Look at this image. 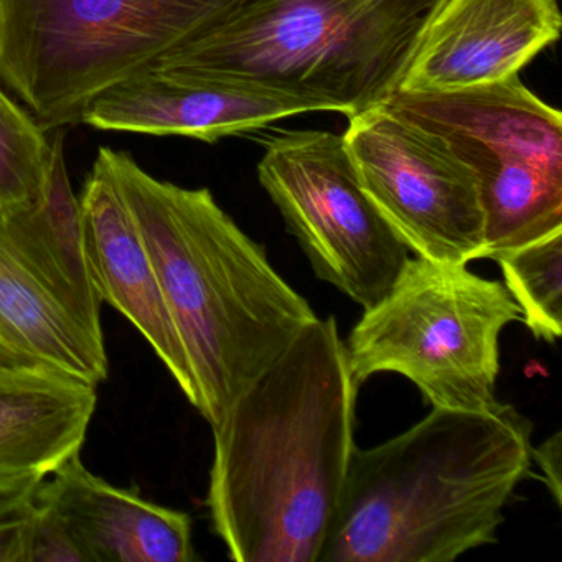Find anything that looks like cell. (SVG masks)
<instances>
[{
	"label": "cell",
	"instance_id": "52a82bcc",
	"mask_svg": "<svg viewBox=\"0 0 562 562\" xmlns=\"http://www.w3.org/2000/svg\"><path fill=\"white\" fill-rule=\"evenodd\" d=\"M436 134L472 170L485 256L562 228V114L516 77L447 91H396L381 104Z\"/></svg>",
	"mask_w": 562,
	"mask_h": 562
},
{
	"label": "cell",
	"instance_id": "ac0fdd59",
	"mask_svg": "<svg viewBox=\"0 0 562 562\" xmlns=\"http://www.w3.org/2000/svg\"><path fill=\"white\" fill-rule=\"evenodd\" d=\"M50 162L52 137L0 85V220L41 202Z\"/></svg>",
	"mask_w": 562,
	"mask_h": 562
},
{
	"label": "cell",
	"instance_id": "8fae6325",
	"mask_svg": "<svg viewBox=\"0 0 562 562\" xmlns=\"http://www.w3.org/2000/svg\"><path fill=\"white\" fill-rule=\"evenodd\" d=\"M80 205L85 251L101 302L116 308L149 341L193 406L192 371L159 276L130 203L100 154L85 182Z\"/></svg>",
	"mask_w": 562,
	"mask_h": 562
},
{
	"label": "cell",
	"instance_id": "ffe728a7",
	"mask_svg": "<svg viewBox=\"0 0 562 562\" xmlns=\"http://www.w3.org/2000/svg\"><path fill=\"white\" fill-rule=\"evenodd\" d=\"M25 562H85L74 536L48 503L37 496Z\"/></svg>",
	"mask_w": 562,
	"mask_h": 562
},
{
	"label": "cell",
	"instance_id": "3957f363",
	"mask_svg": "<svg viewBox=\"0 0 562 562\" xmlns=\"http://www.w3.org/2000/svg\"><path fill=\"white\" fill-rule=\"evenodd\" d=\"M531 434L512 404L432 407L393 439L357 447L318 562H453L493 544L531 467Z\"/></svg>",
	"mask_w": 562,
	"mask_h": 562
},
{
	"label": "cell",
	"instance_id": "4fadbf2b",
	"mask_svg": "<svg viewBox=\"0 0 562 562\" xmlns=\"http://www.w3.org/2000/svg\"><path fill=\"white\" fill-rule=\"evenodd\" d=\"M38 498L74 536L85 562H193L192 518L117 488L74 457L45 479Z\"/></svg>",
	"mask_w": 562,
	"mask_h": 562
},
{
	"label": "cell",
	"instance_id": "7a4b0ae2",
	"mask_svg": "<svg viewBox=\"0 0 562 562\" xmlns=\"http://www.w3.org/2000/svg\"><path fill=\"white\" fill-rule=\"evenodd\" d=\"M98 154L149 249L192 371L193 407L215 427L317 314L209 189L156 179L127 153Z\"/></svg>",
	"mask_w": 562,
	"mask_h": 562
},
{
	"label": "cell",
	"instance_id": "9a60e30c",
	"mask_svg": "<svg viewBox=\"0 0 562 562\" xmlns=\"http://www.w3.org/2000/svg\"><path fill=\"white\" fill-rule=\"evenodd\" d=\"M97 387L57 371H0V476L47 479L80 456Z\"/></svg>",
	"mask_w": 562,
	"mask_h": 562
},
{
	"label": "cell",
	"instance_id": "44dd1931",
	"mask_svg": "<svg viewBox=\"0 0 562 562\" xmlns=\"http://www.w3.org/2000/svg\"><path fill=\"white\" fill-rule=\"evenodd\" d=\"M531 460L542 472L546 488L554 499L555 506L562 508V432L555 430L538 447L531 449Z\"/></svg>",
	"mask_w": 562,
	"mask_h": 562
},
{
	"label": "cell",
	"instance_id": "9c48e42d",
	"mask_svg": "<svg viewBox=\"0 0 562 562\" xmlns=\"http://www.w3.org/2000/svg\"><path fill=\"white\" fill-rule=\"evenodd\" d=\"M341 137L361 189L411 255L453 265L483 259L479 182L440 137L384 106L348 117Z\"/></svg>",
	"mask_w": 562,
	"mask_h": 562
},
{
	"label": "cell",
	"instance_id": "7c38bea8",
	"mask_svg": "<svg viewBox=\"0 0 562 562\" xmlns=\"http://www.w3.org/2000/svg\"><path fill=\"white\" fill-rule=\"evenodd\" d=\"M311 113L297 101L226 90L149 67L98 94L81 123L100 131L218 143Z\"/></svg>",
	"mask_w": 562,
	"mask_h": 562
},
{
	"label": "cell",
	"instance_id": "6da1fadb",
	"mask_svg": "<svg viewBox=\"0 0 562 562\" xmlns=\"http://www.w3.org/2000/svg\"><path fill=\"white\" fill-rule=\"evenodd\" d=\"M357 381L315 318L213 429V531L236 562H318L353 457Z\"/></svg>",
	"mask_w": 562,
	"mask_h": 562
},
{
	"label": "cell",
	"instance_id": "ba28073f",
	"mask_svg": "<svg viewBox=\"0 0 562 562\" xmlns=\"http://www.w3.org/2000/svg\"><path fill=\"white\" fill-rule=\"evenodd\" d=\"M258 179L318 279L363 308L390 291L411 252L361 189L344 137L328 131L272 137Z\"/></svg>",
	"mask_w": 562,
	"mask_h": 562
},
{
	"label": "cell",
	"instance_id": "5bb4252c",
	"mask_svg": "<svg viewBox=\"0 0 562 562\" xmlns=\"http://www.w3.org/2000/svg\"><path fill=\"white\" fill-rule=\"evenodd\" d=\"M50 370L108 380L104 337L88 330L34 274L0 223V371Z\"/></svg>",
	"mask_w": 562,
	"mask_h": 562
},
{
	"label": "cell",
	"instance_id": "30bf717a",
	"mask_svg": "<svg viewBox=\"0 0 562 562\" xmlns=\"http://www.w3.org/2000/svg\"><path fill=\"white\" fill-rule=\"evenodd\" d=\"M561 32L558 0H442L397 91H447L516 77Z\"/></svg>",
	"mask_w": 562,
	"mask_h": 562
},
{
	"label": "cell",
	"instance_id": "e0dca14e",
	"mask_svg": "<svg viewBox=\"0 0 562 562\" xmlns=\"http://www.w3.org/2000/svg\"><path fill=\"white\" fill-rule=\"evenodd\" d=\"M521 321L538 340L555 344L562 335V228L493 255Z\"/></svg>",
	"mask_w": 562,
	"mask_h": 562
},
{
	"label": "cell",
	"instance_id": "277c9868",
	"mask_svg": "<svg viewBox=\"0 0 562 562\" xmlns=\"http://www.w3.org/2000/svg\"><path fill=\"white\" fill-rule=\"evenodd\" d=\"M442 0H239L153 67L347 117L386 103Z\"/></svg>",
	"mask_w": 562,
	"mask_h": 562
},
{
	"label": "cell",
	"instance_id": "d6986e66",
	"mask_svg": "<svg viewBox=\"0 0 562 562\" xmlns=\"http://www.w3.org/2000/svg\"><path fill=\"white\" fill-rule=\"evenodd\" d=\"M44 476H0V562H25Z\"/></svg>",
	"mask_w": 562,
	"mask_h": 562
},
{
	"label": "cell",
	"instance_id": "2e32d148",
	"mask_svg": "<svg viewBox=\"0 0 562 562\" xmlns=\"http://www.w3.org/2000/svg\"><path fill=\"white\" fill-rule=\"evenodd\" d=\"M24 261L45 288L98 337L101 302L85 251L80 196L74 192L65 159V133L52 136V162L37 205L0 220Z\"/></svg>",
	"mask_w": 562,
	"mask_h": 562
},
{
	"label": "cell",
	"instance_id": "8992f818",
	"mask_svg": "<svg viewBox=\"0 0 562 562\" xmlns=\"http://www.w3.org/2000/svg\"><path fill=\"white\" fill-rule=\"evenodd\" d=\"M521 321L503 282L467 265L414 256L345 341L358 386L378 373L409 380L439 409L499 407V337Z\"/></svg>",
	"mask_w": 562,
	"mask_h": 562
},
{
	"label": "cell",
	"instance_id": "5b68a950",
	"mask_svg": "<svg viewBox=\"0 0 562 562\" xmlns=\"http://www.w3.org/2000/svg\"><path fill=\"white\" fill-rule=\"evenodd\" d=\"M239 0H0V83L45 131L81 123L108 88L215 24Z\"/></svg>",
	"mask_w": 562,
	"mask_h": 562
}]
</instances>
